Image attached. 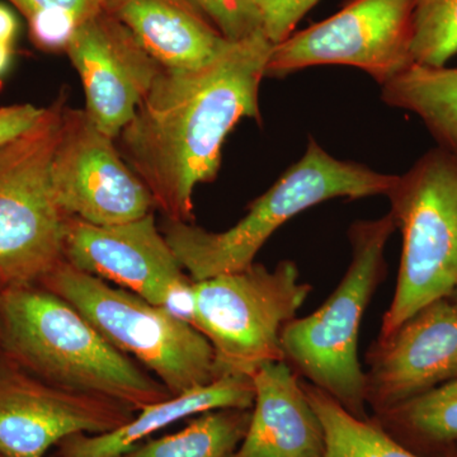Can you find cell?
I'll return each mask as SVG.
<instances>
[{"mask_svg": "<svg viewBox=\"0 0 457 457\" xmlns=\"http://www.w3.org/2000/svg\"><path fill=\"white\" fill-rule=\"evenodd\" d=\"M44 111L45 107H36L31 104L0 107V147L29 130Z\"/></svg>", "mask_w": 457, "mask_h": 457, "instance_id": "obj_26", "label": "cell"}, {"mask_svg": "<svg viewBox=\"0 0 457 457\" xmlns=\"http://www.w3.org/2000/svg\"><path fill=\"white\" fill-rule=\"evenodd\" d=\"M451 296L455 297V299L457 300V291H455V293H453V295H451Z\"/></svg>", "mask_w": 457, "mask_h": 457, "instance_id": "obj_30", "label": "cell"}, {"mask_svg": "<svg viewBox=\"0 0 457 457\" xmlns=\"http://www.w3.org/2000/svg\"><path fill=\"white\" fill-rule=\"evenodd\" d=\"M302 385L323 426V457H425L403 446L378 420L354 417L315 385L303 378ZM433 457H457V444Z\"/></svg>", "mask_w": 457, "mask_h": 457, "instance_id": "obj_20", "label": "cell"}, {"mask_svg": "<svg viewBox=\"0 0 457 457\" xmlns=\"http://www.w3.org/2000/svg\"><path fill=\"white\" fill-rule=\"evenodd\" d=\"M253 403L252 378L225 376L206 386L147 405L114 431L66 438L55 457H119L180 420L218 409H252Z\"/></svg>", "mask_w": 457, "mask_h": 457, "instance_id": "obj_17", "label": "cell"}, {"mask_svg": "<svg viewBox=\"0 0 457 457\" xmlns=\"http://www.w3.org/2000/svg\"><path fill=\"white\" fill-rule=\"evenodd\" d=\"M13 57V46L12 45L0 44V75L4 74L11 65Z\"/></svg>", "mask_w": 457, "mask_h": 457, "instance_id": "obj_29", "label": "cell"}, {"mask_svg": "<svg viewBox=\"0 0 457 457\" xmlns=\"http://www.w3.org/2000/svg\"><path fill=\"white\" fill-rule=\"evenodd\" d=\"M386 197L403 245L395 291L378 337L457 291L456 153L428 150L396 176Z\"/></svg>", "mask_w": 457, "mask_h": 457, "instance_id": "obj_6", "label": "cell"}, {"mask_svg": "<svg viewBox=\"0 0 457 457\" xmlns=\"http://www.w3.org/2000/svg\"><path fill=\"white\" fill-rule=\"evenodd\" d=\"M374 420L418 455H438L457 444V380L375 414Z\"/></svg>", "mask_w": 457, "mask_h": 457, "instance_id": "obj_19", "label": "cell"}, {"mask_svg": "<svg viewBox=\"0 0 457 457\" xmlns=\"http://www.w3.org/2000/svg\"><path fill=\"white\" fill-rule=\"evenodd\" d=\"M82 18L64 9H50L27 21L29 40L46 53H65Z\"/></svg>", "mask_w": 457, "mask_h": 457, "instance_id": "obj_24", "label": "cell"}, {"mask_svg": "<svg viewBox=\"0 0 457 457\" xmlns=\"http://www.w3.org/2000/svg\"><path fill=\"white\" fill-rule=\"evenodd\" d=\"M395 179L337 159L317 140L309 139L302 158L249 204L234 227L215 233L195 222L165 220L162 233L189 278L203 281L251 267L267 240L300 212L333 198L386 196Z\"/></svg>", "mask_w": 457, "mask_h": 457, "instance_id": "obj_3", "label": "cell"}, {"mask_svg": "<svg viewBox=\"0 0 457 457\" xmlns=\"http://www.w3.org/2000/svg\"><path fill=\"white\" fill-rule=\"evenodd\" d=\"M387 106L416 114L437 141L457 154V66H409L381 86Z\"/></svg>", "mask_w": 457, "mask_h": 457, "instance_id": "obj_18", "label": "cell"}, {"mask_svg": "<svg viewBox=\"0 0 457 457\" xmlns=\"http://www.w3.org/2000/svg\"><path fill=\"white\" fill-rule=\"evenodd\" d=\"M54 457H55V456H54Z\"/></svg>", "mask_w": 457, "mask_h": 457, "instance_id": "obj_31", "label": "cell"}, {"mask_svg": "<svg viewBox=\"0 0 457 457\" xmlns=\"http://www.w3.org/2000/svg\"><path fill=\"white\" fill-rule=\"evenodd\" d=\"M396 230L392 213L354 221L348 228L352 260L327 302L281 333L282 353L295 374L366 420L365 371L359 361L361 320L386 278L385 249Z\"/></svg>", "mask_w": 457, "mask_h": 457, "instance_id": "obj_4", "label": "cell"}, {"mask_svg": "<svg viewBox=\"0 0 457 457\" xmlns=\"http://www.w3.org/2000/svg\"><path fill=\"white\" fill-rule=\"evenodd\" d=\"M135 413L46 383L0 356V457H45L66 438L114 431Z\"/></svg>", "mask_w": 457, "mask_h": 457, "instance_id": "obj_12", "label": "cell"}, {"mask_svg": "<svg viewBox=\"0 0 457 457\" xmlns=\"http://www.w3.org/2000/svg\"><path fill=\"white\" fill-rule=\"evenodd\" d=\"M64 258L194 324L195 281L156 225L154 212L116 225H93L69 216Z\"/></svg>", "mask_w": 457, "mask_h": 457, "instance_id": "obj_10", "label": "cell"}, {"mask_svg": "<svg viewBox=\"0 0 457 457\" xmlns=\"http://www.w3.org/2000/svg\"><path fill=\"white\" fill-rule=\"evenodd\" d=\"M164 69L206 65L233 40L207 16L196 0H101Z\"/></svg>", "mask_w": 457, "mask_h": 457, "instance_id": "obj_16", "label": "cell"}, {"mask_svg": "<svg viewBox=\"0 0 457 457\" xmlns=\"http://www.w3.org/2000/svg\"><path fill=\"white\" fill-rule=\"evenodd\" d=\"M51 183L62 212L89 224H123L155 210L152 194L123 161L116 141L86 110L62 111Z\"/></svg>", "mask_w": 457, "mask_h": 457, "instance_id": "obj_11", "label": "cell"}, {"mask_svg": "<svg viewBox=\"0 0 457 457\" xmlns=\"http://www.w3.org/2000/svg\"><path fill=\"white\" fill-rule=\"evenodd\" d=\"M293 261L275 270L253 263L239 272L195 281L194 326L213 350L215 378L248 376L284 360L281 333L311 294Z\"/></svg>", "mask_w": 457, "mask_h": 457, "instance_id": "obj_7", "label": "cell"}, {"mask_svg": "<svg viewBox=\"0 0 457 457\" xmlns=\"http://www.w3.org/2000/svg\"><path fill=\"white\" fill-rule=\"evenodd\" d=\"M456 54L457 0H416L414 62L440 68Z\"/></svg>", "mask_w": 457, "mask_h": 457, "instance_id": "obj_22", "label": "cell"}, {"mask_svg": "<svg viewBox=\"0 0 457 457\" xmlns=\"http://www.w3.org/2000/svg\"><path fill=\"white\" fill-rule=\"evenodd\" d=\"M65 54L82 80L84 110L116 140L163 66L104 7L78 25Z\"/></svg>", "mask_w": 457, "mask_h": 457, "instance_id": "obj_13", "label": "cell"}, {"mask_svg": "<svg viewBox=\"0 0 457 457\" xmlns=\"http://www.w3.org/2000/svg\"><path fill=\"white\" fill-rule=\"evenodd\" d=\"M88 319L114 348L140 363L171 395L216 380L212 343L187 321L62 260L38 282Z\"/></svg>", "mask_w": 457, "mask_h": 457, "instance_id": "obj_5", "label": "cell"}, {"mask_svg": "<svg viewBox=\"0 0 457 457\" xmlns=\"http://www.w3.org/2000/svg\"><path fill=\"white\" fill-rule=\"evenodd\" d=\"M18 33V20L13 12L0 4V44L13 46Z\"/></svg>", "mask_w": 457, "mask_h": 457, "instance_id": "obj_28", "label": "cell"}, {"mask_svg": "<svg viewBox=\"0 0 457 457\" xmlns=\"http://www.w3.org/2000/svg\"><path fill=\"white\" fill-rule=\"evenodd\" d=\"M414 8L416 0H348L333 16L273 45L266 78L348 65L384 86L414 64Z\"/></svg>", "mask_w": 457, "mask_h": 457, "instance_id": "obj_9", "label": "cell"}, {"mask_svg": "<svg viewBox=\"0 0 457 457\" xmlns=\"http://www.w3.org/2000/svg\"><path fill=\"white\" fill-rule=\"evenodd\" d=\"M0 356L46 383L134 411L173 396L82 312L40 284L0 287Z\"/></svg>", "mask_w": 457, "mask_h": 457, "instance_id": "obj_2", "label": "cell"}, {"mask_svg": "<svg viewBox=\"0 0 457 457\" xmlns=\"http://www.w3.org/2000/svg\"><path fill=\"white\" fill-rule=\"evenodd\" d=\"M252 409L204 411L182 431L140 444L119 457H228L245 440Z\"/></svg>", "mask_w": 457, "mask_h": 457, "instance_id": "obj_21", "label": "cell"}, {"mask_svg": "<svg viewBox=\"0 0 457 457\" xmlns=\"http://www.w3.org/2000/svg\"><path fill=\"white\" fill-rule=\"evenodd\" d=\"M254 403L239 447L228 457H323L324 429L287 362L264 363L252 375Z\"/></svg>", "mask_w": 457, "mask_h": 457, "instance_id": "obj_15", "label": "cell"}, {"mask_svg": "<svg viewBox=\"0 0 457 457\" xmlns=\"http://www.w3.org/2000/svg\"><path fill=\"white\" fill-rule=\"evenodd\" d=\"M272 47L260 31L231 42L206 65L162 69L114 140L165 220L194 222L195 189L215 180L228 135L243 119L261 122Z\"/></svg>", "mask_w": 457, "mask_h": 457, "instance_id": "obj_1", "label": "cell"}, {"mask_svg": "<svg viewBox=\"0 0 457 457\" xmlns=\"http://www.w3.org/2000/svg\"><path fill=\"white\" fill-rule=\"evenodd\" d=\"M228 40L237 41L262 31L260 17L248 0H196Z\"/></svg>", "mask_w": 457, "mask_h": 457, "instance_id": "obj_25", "label": "cell"}, {"mask_svg": "<svg viewBox=\"0 0 457 457\" xmlns=\"http://www.w3.org/2000/svg\"><path fill=\"white\" fill-rule=\"evenodd\" d=\"M260 17L262 32L272 45L290 37L319 0H248Z\"/></svg>", "mask_w": 457, "mask_h": 457, "instance_id": "obj_23", "label": "cell"}, {"mask_svg": "<svg viewBox=\"0 0 457 457\" xmlns=\"http://www.w3.org/2000/svg\"><path fill=\"white\" fill-rule=\"evenodd\" d=\"M366 404L375 414L457 380V300L441 297L420 309L368 353Z\"/></svg>", "mask_w": 457, "mask_h": 457, "instance_id": "obj_14", "label": "cell"}, {"mask_svg": "<svg viewBox=\"0 0 457 457\" xmlns=\"http://www.w3.org/2000/svg\"><path fill=\"white\" fill-rule=\"evenodd\" d=\"M64 98L0 147V287L38 284L64 260L66 216L51 183Z\"/></svg>", "mask_w": 457, "mask_h": 457, "instance_id": "obj_8", "label": "cell"}, {"mask_svg": "<svg viewBox=\"0 0 457 457\" xmlns=\"http://www.w3.org/2000/svg\"><path fill=\"white\" fill-rule=\"evenodd\" d=\"M8 2L26 18V21L50 9H64L86 20L102 7L101 0H8Z\"/></svg>", "mask_w": 457, "mask_h": 457, "instance_id": "obj_27", "label": "cell"}]
</instances>
